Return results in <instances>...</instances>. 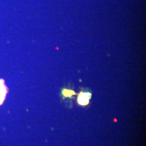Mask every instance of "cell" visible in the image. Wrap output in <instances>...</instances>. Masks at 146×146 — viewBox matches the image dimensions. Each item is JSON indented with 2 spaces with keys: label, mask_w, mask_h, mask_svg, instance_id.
I'll return each mask as SVG.
<instances>
[{
  "label": "cell",
  "mask_w": 146,
  "mask_h": 146,
  "mask_svg": "<svg viewBox=\"0 0 146 146\" xmlns=\"http://www.w3.org/2000/svg\"><path fill=\"white\" fill-rule=\"evenodd\" d=\"M92 94L88 92H80L78 95V104L86 106L89 104V100L92 98Z\"/></svg>",
  "instance_id": "6da1fadb"
},
{
  "label": "cell",
  "mask_w": 146,
  "mask_h": 146,
  "mask_svg": "<svg viewBox=\"0 0 146 146\" xmlns=\"http://www.w3.org/2000/svg\"><path fill=\"white\" fill-rule=\"evenodd\" d=\"M7 92L8 89L5 86L4 80L0 79V105L4 102Z\"/></svg>",
  "instance_id": "7a4b0ae2"
},
{
  "label": "cell",
  "mask_w": 146,
  "mask_h": 146,
  "mask_svg": "<svg viewBox=\"0 0 146 146\" xmlns=\"http://www.w3.org/2000/svg\"><path fill=\"white\" fill-rule=\"evenodd\" d=\"M62 94L64 98H71L73 95H76V93L72 90L67 89H63L62 90Z\"/></svg>",
  "instance_id": "3957f363"
}]
</instances>
